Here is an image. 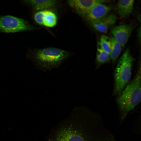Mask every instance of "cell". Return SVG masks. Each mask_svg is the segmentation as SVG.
Instances as JSON below:
<instances>
[{
    "label": "cell",
    "instance_id": "6da1fadb",
    "mask_svg": "<svg viewBox=\"0 0 141 141\" xmlns=\"http://www.w3.org/2000/svg\"><path fill=\"white\" fill-rule=\"evenodd\" d=\"M55 132L50 141H115L99 116L83 107Z\"/></svg>",
    "mask_w": 141,
    "mask_h": 141
},
{
    "label": "cell",
    "instance_id": "7a4b0ae2",
    "mask_svg": "<svg viewBox=\"0 0 141 141\" xmlns=\"http://www.w3.org/2000/svg\"><path fill=\"white\" fill-rule=\"evenodd\" d=\"M70 55V53L65 50L49 47L36 51L32 58L36 68L45 71L58 68Z\"/></svg>",
    "mask_w": 141,
    "mask_h": 141
},
{
    "label": "cell",
    "instance_id": "3957f363",
    "mask_svg": "<svg viewBox=\"0 0 141 141\" xmlns=\"http://www.w3.org/2000/svg\"><path fill=\"white\" fill-rule=\"evenodd\" d=\"M140 66L134 79L122 91L117 98L121 119H124L128 113L140 102L141 99Z\"/></svg>",
    "mask_w": 141,
    "mask_h": 141
},
{
    "label": "cell",
    "instance_id": "277c9868",
    "mask_svg": "<svg viewBox=\"0 0 141 141\" xmlns=\"http://www.w3.org/2000/svg\"><path fill=\"white\" fill-rule=\"evenodd\" d=\"M134 58L127 48L119 59L114 72V94H120L130 80Z\"/></svg>",
    "mask_w": 141,
    "mask_h": 141
},
{
    "label": "cell",
    "instance_id": "5b68a950",
    "mask_svg": "<svg viewBox=\"0 0 141 141\" xmlns=\"http://www.w3.org/2000/svg\"><path fill=\"white\" fill-rule=\"evenodd\" d=\"M34 27L24 19L13 16H0V32L13 33L33 30Z\"/></svg>",
    "mask_w": 141,
    "mask_h": 141
},
{
    "label": "cell",
    "instance_id": "8992f818",
    "mask_svg": "<svg viewBox=\"0 0 141 141\" xmlns=\"http://www.w3.org/2000/svg\"><path fill=\"white\" fill-rule=\"evenodd\" d=\"M133 28L131 24H124L113 27L111 32L113 37L124 49Z\"/></svg>",
    "mask_w": 141,
    "mask_h": 141
},
{
    "label": "cell",
    "instance_id": "52a82bcc",
    "mask_svg": "<svg viewBox=\"0 0 141 141\" xmlns=\"http://www.w3.org/2000/svg\"><path fill=\"white\" fill-rule=\"evenodd\" d=\"M108 2L102 0H70L67 2L79 15L85 16L91 8L95 4Z\"/></svg>",
    "mask_w": 141,
    "mask_h": 141
},
{
    "label": "cell",
    "instance_id": "ba28073f",
    "mask_svg": "<svg viewBox=\"0 0 141 141\" xmlns=\"http://www.w3.org/2000/svg\"><path fill=\"white\" fill-rule=\"evenodd\" d=\"M111 8L103 3L97 4L93 6L85 16L86 20L91 23L107 16Z\"/></svg>",
    "mask_w": 141,
    "mask_h": 141
},
{
    "label": "cell",
    "instance_id": "9c48e42d",
    "mask_svg": "<svg viewBox=\"0 0 141 141\" xmlns=\"http://www.w3.org/2000/svg\"><path fill=\"white\" fill-rule=\"evenodd\" d=\"M117 19V17L115 14L111 13L90 24L96 30L106 33L107 32L109 27L115 24Z\"/></svg>",
    "mask_w": 141,
    "mask_h": 141
},
{
    "label": "cell",
    "instance_id": "30bf717a",
    "mask_svg": "<svg viewBox=\"0 0 141 141\" xmlns=\"http://www.w3.org/2000/svg\"><path fill=\"white\" fill-rule=\"evenodd\" d=\"M134 0H121L118 1L116 7L117 13L122 18L129 16L133 9Z\"/></svg>",
    "mask_w": 141,
    "mask_h": 141
},
{
    "label": "cell",
    "instance_id": "8fae6325",
    "mask_svg": "<svg viewBox=\"0 0 141 141\" xmlns=\"http://www.w3.org/2000/svg\"><path fill=\"white\" fill-rule=\"evenodd\" d=\"M26 1L31 5L34 9L38 11L53 8L58 3L56 0H32Z\"/></svg>",
    "mask_w": 141,
    "mask_h": 141
},
{
    "label": "cell",
    "instance_id": "7c38bea8",
    "mask_svg": "<svg viewBox=\"0 0 141 141\" xmlns=\"http://www.w3.org/2000/svg\"><path fill=\"white\" fill-rule=\"evenodd\" d=\"M57 22V16L54 12L49 9L43 10V26L53 27L56 26Z\"/></svg>",
    "mask_w": 141,
    "mask_h": 141
},
{
    "label": "cell",
    "instance_id": "4fadbf2b",
    "mask_svg": "<svg viewBox=\"0 0 141 141\" xmlns=\"http://www.w3.org/2000/svg\"><path fill=\"white\" fill-rule=\"evenodd\" d=\"M110 55L102 47L98 42L97 45L96 61L98 65L109 62L111 60Z\"/></svg>",
    "mask_w": 141,
    "mask_h": 141
},
{
    "label": "cell",
    "instance_id": "5bb4252c",
    "mask_svg": "<svg viewBox=\"0 0 141 141\" xmlns=\"http://www.w3.org/2000/svg\"><path fill=\"white\" fill-rule=\"evenodd\" d=\"M110 38L111 44L110 53L111 59L113 63H114L121 53L122 47L113 37L111 36Z\"/></svg>",
    "mask_w": 141,
    "mask_h": 141
},
{
    "label": "cell",
    "instance_id": "9a60e30c",
    "mask_svg": "<svg viewBox=\"0 0 141 141\" xmlns=\"http://www.w3.org/2000/svg\"><path fill=\"white\" fill-rule=\"evenodd\" d=\"M98 42L102 48L110 55L111 44L110 38L106 35H102Z\"/></svg>",
    "mask_w": 141,
    "mask_h": 141
},
{
    "label": "cell",
    "instance_id": "2e32d148",
    "mask_svg": "<svg viewBox=\"0 0 141 141\" xmlns=\"http://www.w3.org/2000/svg\"><path fill=\"white\" fill-rule=\"evenodd\" d=\"M43 10L38 11L34 14V18L35 21L38 25H43Z\"/></svg>",
    "mask_w": 141,
    "mask_h": 141
},
{
    "label": "cell",
    "instance_id": "e0dca14e",
    "mask_svg": "<svg viewBox=\"0 0 141 141\" xmlns=\"http://www.w3.org/2000/svg\"><path fill=\"white\" fill-rule=\"evenodd\" d=\"M141 29L140 27L138 29L137 31V37L138 38V40L139 41V42H140V39H141Z\"/></svg>",
    "mask_w": 141,
    "mask_h": 141
}]
</instances>
